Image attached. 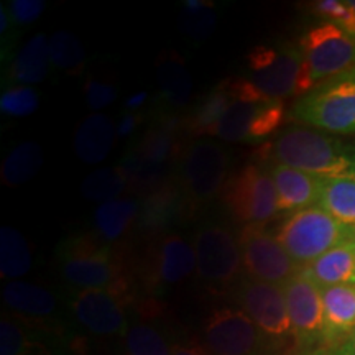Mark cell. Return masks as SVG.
<instances>
[{
	"mask_svg": "<svg viewBox=\"0 0 355 355\" xmlns=\"http://www.w3.org/2000/svg\"><path fill=\"white\" fill-rule=\"evenodd\" d=\"M259 155L321 180L355 175V146L332 139L326 132L313 127L283 128L272 144L266 141L261 146Z\"/></svg>",
	"mask_w": 355,
	"mask_h": 355,
	"instance_id": "1",
	"label": "cell"
},
{
	"mask_svg": "<svg viewBox=\"0 0 355 355\" xmlns=\"http://www.w3.org/2000/svg\"><path fill=\"white\" fill-rule=\"evenodd\" d=\"M123 257L112 243L91 234L69 237L58 248L60 272L71 286L81 290H110L125 298L128 283Z\"/></svg>",
	"mask_w": 355,
	"mask_h": 355,
	"instance_id": "2",
	"label": "cell"
},
{
	"mask_svg": "<svg viewBox=\"0 0 355 355\" xmlns=\"http://www.w3.org/2000/svg\"><path fill=\"white\" fill-rule=\"evenodd\" d=\"M248 76L270 101L303 97L316 86L300 44H259L247 55Z\"/></svg>",
	"mask_w": 355,
	"mask_h": 355,
	"instance_id": "3",
	"label": "cell"
},
{
	"mask_svg": "<svg viewBox=\"0 0 355 355\" xmlns=\"http://www.w3.org/2000/svg\"><path fill=\"white\" fill-rule=\"evenodd\" d=\"M178 188L184 212L201 209L219 196L229 180L230 157L224 146L207 139H194L178 158Z\"/></svg>",
	"mask_w": 355,
	"mask_h": 355,
	"instance_id": "4",
	"label": "cell"
},
{
	"mask_svg": "<svg viewBox=\"0 0 355 355\" xmlns=\"http://www.w3.org/2000/svg\"><path fill=\"white\" fill-rule=\"evenodd\" d=\"M291 115L321 132L355 133V71L316 84L308 94L296 99Z\"/></svg>",
	"mask_w": 355,
	"mask_h": 355,
	"instance_id": "5",
	"label": "cell"
},
{
	"mask_svg": "<svg viewBox=\"0 0 355 355\" xmlns=\"http://www.w3.org/2000/svg\"><path fill=\"white\" fill-rule=\"evenodd\" d=\"M354 230L336 220L322 207L293 212L279 224L275 237L301 268L349 241Z\"/></svg>",
	"mask_w": 355,
	"mask_h": 355,
	"instance_id": "6",
	"label": "cell"
},
{
	"mask_svg": "<svg viewBox=\"0 0 355 355\" xmlns=\"http://www.w3.org/2000/svg\"><path fill=\"white\" fill-rule=\"evenodd\" d=\"M220 201L235 222L263 225L278 214V198L272 173L265 163H248L232 176L220 193Z\"/></svg>",
	"mask_w": 355,
	"mask_h": 355,
	"instance_id": "7",
	"label": "cell"
},
{
	"mask_svg": "<svg viewBox=\"0 0 355 355\" xmlns=\"http://www.w3.org/2000/svg\"><path fill=\"white\" fill-rule=\"evenodd\" d=\"M196 273L206 286L214 290L234 286L242 278V252L239 239L225 225L206 222L193 239Z\"/></svg>",
	"mask_w": 355,
	"mask_h": 355,
	"instance_id": "8",
	"label": "cell"
},
{
	"mask_svg": "<svg viewBox=\"0 0 355 355\" xmlns=\"http://www.w3.org/2000/svg\"><path fill=\"white\" fill-rule=\"evenodd\" d=\"M300 48L316 84L355 71V37L331 21L306 30Z\"/></svg>",
	"mask_w": 355,
	"mask_h": 355,
	"instance_id": "9",
	"label": "cell"
},
{
	"mask_svg": "<svg viewBox=\"0 0 355 355\" xmlns=\"http://www.w3.org/2000/svg\"><path fill=\"white\" fill-rule=\"evenodd\" d=\"M204 347L211 355H263L270 337L242 309H214L202 324Z\"/></svg>",
	"mask_w": 355,
	"mask_h": 355,
	"instance_id": "10",
	"label": "cell"
},
{
	"mask_svg": "<svg viewBox=\"0 0 355 355\" xmlns=\"http://www.w3.org/2000/svg\"><path fill=\"white\" fill-rule=\"evenodd\" d=\"M237 239L245 277L283 286L301 272V266L291 259L275 234L265 230V225H243Z\"/></svg>",
	"mask_w": 355,
	"mask_h": 355,
	"instance_id": "11",
	"label": "cell"
},
{
	"mask_svg": "<svg viewBox=\"0 0 355 355\" xmlns=\"http://www.w3.org/2000/svg\"><path fill=\"white\" fill-rule=\"evenodd\" d=\"M234 300L272 340H282L291 334L283 286L242 277L234 285Z\"/></svg>",
	"mask_w": 355,
	"mask_h": 355,
	"instance_id": "12",
	"label": "cell"
},
{
	"mask_svg": "<svg viewBox=\"0 0 355 355\" xmlns=\"http://www.w3.org/2000/svg\"><path fill=\"white\" fill-rule=\"evenodd\" d=\"M291 336L300 345H314L324 340V313L321 288L303 272L283 285Z\"/></svg>",
	"mask_w": 355,
	"mask_h": 355,
	"instance_id": "13",
	"label": "cell"
},
{
	"mask_svg": "<svg viewBox=\"0 0 355 355\" xmlns=\"http://www.w3.org/2000/svg\"><path fill=\"white\" fill-rule=\"evenodd\" d=\"M74 316L89 332L109 337L127 334L125 298L110 290H81L74 296Z\"/></svg>",
	"mask_w": 355,
	"mask_h": 355,
	"instance_id": "14",
	"label": "cell"
},
{
	"mask_svg": "<svg viewBox=\"0 0 355 355\" xmlns=\"http://www.w3.org/2000/svg\"><path fill=\"white\" fill-rule=\"evenodd\" d=\"M148 259L152 279L157 286L180 285L196 273V254L193 243L180 234L159 235Z\"/></svg>",
	"mask_w": 355,
	"mask_h": 355,
	"instance_id": "15",
	"label": "cell"
},
{
	"mask_svg": "<svg viewBox=\"0 0 355 355\" xmlns=\"http://www.w3.org/2000/svg\"><path fill=\"white\" fill-rule=\"evenodd\" d=\"M278 198V212H298L318 206L322 180L286 165H268Z\"/></svg>",
	"mask_w": 355,
	"mask_h": 355,
	"instance_id": "16",
	"label": "cell"
},
{
	"mask_svg": "<svg viewBox=\"0 0 355 355\" xmlns=\"http://www.w3.org/2000/svg\"><path fill=\"white\" fill-rule=\"evenodd\" d=\"M321 298L324 343L340 347L355 332V286L321 288Z\"/></svg>",
	"mask_w": 355,
	"mask_h": 355,
	"instance_id": "17",
	"label": "cell"
},
{
	"mask_svg": "<svg viewBox=\"0 0 355 355\" xmlns=\"http://www.w3.org/2000/svg\"><path fill=\"white\" fill-rule=\"evenodd\" d=\"M155 73H157L159 99L173 110L188 107L193 79L184 58L171 48H166L157 58Z\"/></svg>",
	"mask_w": 355,
	"mask_h": 355,
	"instance_id": "18",
	"label": "cell"
},
{
	"mask_svg": "<svg viewBox=\"0 0 355 355\" xmlns=\"http://www.w3.org/2000/svg\"><path fill=\"white\" fill-rule=\"evenodd\" d=\"M319 288L355 286V243L350 237L301 268Z\"/></svg>",
	"mask_w": 355,
	"mask_h": 355,
	"instance_id": "19",
	"label": "cell"
},
{
	"mask_svg": "<svg viewBox=\"0 0 355 355\" xmlns=\"http://www.w3.org/2000/svg\"><path fill=\"white\" fill-rule=\"evenodd\" d=\"M115 139L117 125L109 115L94 112L87 115L74 135V152L87 165H97L109 157Z\"/></svg>",
	"mask_w": 355,
	"mask_h": 355,
	"instance_id": "20",
	"label": "cell"
},
{
	"mask_svg": "<svg viewBox=\"0 0 355 355\" xmlns=\"http://www.w3.org/2000/svg\"><path fill=\"white\" fill-rule=\"evenodd\" d=\"M51 69L50 38L38 33L26 42L8 66L10 86H33L46 79Z\"/></svg>",
	"mask_w": 355,
	"mask_h": 355,
	"instance_id": "21",
	"label": "cell"
},
{
	"mask_svg": "<svg viewBox=\"0 0 355 355\" xmlns=\"http://www.w3.org/2000/svg\"><path fill=\"white\" fill-rule=\"evenodd\" d=\"M184 212V201L176 183L168 181L145 196L140 204L139 224L145 232H162Z\"/></svg>",
	"mask_w": 355,
	"mask_h": 355,
	"instance_id": "22",
	"label": "cell"
},
{
	"mask_svg": "<svg viewBox=\"0 0 355 355\" xmlns=\"http://www.w3.org/2000/svg\"><path fill=\"white\" fill-rule=\"evenodd\" d=\"M232 102L234 96L229 89L227 79H224L194 105L191 114L184 119V128L194 139L212 137L217 123L227 112Z\"/></svg>",
	"mask_w": 355,
	"mask_h": 355,
	"instance_id": "23",
	"label": "cell"
},
{
	"mask_svg": "<svg viewBox=\"0 0 355 355\" xmlns=\"http://www.w3.org/2000/svg\"><path fill=\"white\" fill-rule=\"evenodd\" d=\"M140 202L132 198H119L104 202L94 212L96 232L104 242L114 243L139 222Z\"/></svg>",
	"mask_w": 355,
	"mask_h": 355,
	"instance_id": "24",
	"label": "cell"
},
{
	"mask_svg": "<svg viewBox=\"0 0 355 355\" xmlns=\"http://www.w3.org/2000/svg\"><path fill=\"white\" fill-rule=\"evenodd\" d=\"M3 303L15 313L30 318H46L56 311V296L46 288L13 279L2 291Z\"/></svg>",
	"mask_w": 355,
	"mask_h": 355,
	"instance_id": "25",
	"label": "cell"
},
{
	"mask_svg": "<svg viewBox=\"0 0 355 355\" xmlns=\"http://www.w3.org/2000/svg\"><path fill=\"white\" fill-rule=\"evenodd\" d=\"M318 206L345 227L355 230V175L322 180Z\"/></svg>",
	"mask_w": 355,
	"mask_h": 355,
	"instance_id": "26",
	"label": "cell"
},
{
	"mask_svg": "<svg viewBox=\"0 0 355 355\" xmlns=\"http://www.w3.org/2000/svg\"><path fill=\"white\" fill-rule=\"evenodd\" d=\"M44 162L43 148L37 141H21L3 159L0 166V180L6 186H17L28 183L37 176Z\"/></svg>",
	"mask_w": 355,
	"mask_h": 355,
	"instance_id": "27",
	"label": "cell"
},
{
	"mask_svg": "<svg viewBox=\"0 0 355 355\" xmlns=\"http://www.w3.org/2000/svg\"><path fill=\"white\" fill-rule=\"evenodd\" d=\"M266 102V101H263ZM263 102H250L235 99L230 104L227 112L217 123L212 137L217 139L232 141V144H248V135H250V128L254 125V121L259 114L260 105Z\"/></svg>",
	"mask_w": 355,
	"mask_h": 355,
	"instance_id": "28",
	"label": "cell"
},
{
	"mask_svg": "<svg viewBox=\"0 0 355 355\" xmlns=\"http://www.w3.org/2000/svg\"><path fill=\"white\" fill-rule=\"evenodd\" d=\"M32 252L28 242L19 230L2 227L0 230V275L2 278H20L32 268Z\"/></svg>",
	"mask_w": 355,
	"mask_h": 355,
	"instance_id": "29",
	"label": "cell"
},
{
	"mask_svg": "<svg viewBox=\"0 0 355 355\" xmlns=\"http://www.w3.org/2000/svg\"><path fill=\"white\" fill-rule=\"evenodd\" d=\"M125 189H128V180L121 165L92 171L81 188L84 198L101 204L119 199Z\"/></svg>",
	"mask_w": 355,
	"mask_h": 355,
	"instance_id": "30",
	"label": "cell"
},
{
	"mask_svg": "<svg viewBox=\"0 0 355 355\" xmlns=\"http://www.w3.org/2000/svg\"><path fill=\"white\" fill-rule=\"evenodd\" d=\"M50 60L53 68L78 74L86 64V53L76 35L56 32L50 37Z\"/></svg>",
	"mask_w": 355,
	"mask_h": 355,
	"instance_id": "31",
	"label": "cell"
},
{
	"mask_svg": "<svg viewBox=\"0 0 355 355\" xmlns=\"http://www.w3.org/2000/svg\"><path fill=\"white\" fill-rule=\"evenodd\" d=\"M217 24L216 3L207 0H186L181 28L194 42H204L214 32Z\"/></svg>",
	"mask_w": 355,
	"mask_h": 355,
	"instance_id": "32",
	"label": "cell"
},
{
	"mask_svg": "<svg viewBox=\"0 0 355 355\" xmlns=\"http://www.w3.org/2000/svg\"><path fill=\"white\" fill-rule=\"evenodd\" d=\"M127 355H171V347L157 327L137 322L125 334Z\"/></svg>",
	"mask_w": 355,
	"mask_h": 355,
	"instance_id": "33",
	"label": "cell"
},
{
	"mask_svg": "<svg viewBox=\"0 0 355 355\" xmlns=\"http://www.w3.org/2000/svg\"><path fill=\"white\" fill-rule=\"evenodd\" d=\"M0 355H46L43 345L33 343L30 336L12 319L0 321Z\"/></svg>",
	"mask_w": 355,
	"mask_h": 355,
	"instance_id": "34",
	"label": "cell"
},
{
	"mask_svg": "<svg viewBox=\"0 0 355 355\" xmlns=\"http://www.w3.org/2000/svg\"><path fill=\"white\" fill-rule=\"evenodd\" d=\"M40 96L33 87L8 86L0 97V110L10 117H26L37 112Z\"/></svg>",
	"mask_w": 355,
	"mask_h": 355,
	"instance_id": "35",
	"label": "cell"
},
{
	"mask_svg": "<svg viewBox=\"0 0 355 355\" xmlns=\"http://www.w3.org/2000/svg\"><path fill=\"white\" fill-rule=\"evenodd\" d=\"M313 10L322 21H331L355 37V12L347 2L339 0H319L313 3Z\"/></svg>",
	"mask_w": 355,
	"mask_h": 355,
	"instance_id": "36",
	"label": "cell"
},
{
	"mask_svg": "<svg viewBox=\"0 0 355 355\" xmlns=\"http://www.w3.org/2000/svg\"><path fill=\"white\" fill-rule=\"evenodd\" d=\"M84 94H86L87 107L91 110H102L114 104L117 99L119 92L114 84L99 81L96 78H89L84 86Z\"/></svg>",
	"mask_w": 355,
	"mask_h": 355,
	"instance_id": "37",
	"label": "cell"
},
{
	"mask_svg": "<svg viewBox=\"0 0 355 355\" xmlns=\"http://www.w3.org/2000/svg\"><path fill=\"white\" fill-rule=\"evenodd\" d=\"M46 8L43 0H12L8 2V12L15 25H30L40 19Z\"/></svg>",
	"mask_w": 355,
	"mask_h": 355,
	"instance_id": "38",
	"label": "cell"
},
{
	"mask_svg": "<svg viewBox=\"0 0 355 355\" xmlns=\"http://www.w3.org/2000/svg\"><path fill=\"white\" fill-rule=\"evenodd\" d=\"M146 114L144 112H127L122 115L121 122L117 123V139H125L145 122Z\"/></svg>",
	"mask_w": 355,
	"mask_h": 355,
	"instance_id": "39",
	"label": "cell"
},
{
	"mask_svg": "<svg viewBox=\"0 0 355 355\" xmlns=\"http://www.w3.org/2000/svg\"><path fill=\"white\" fill-rule=\"evenodd\" d=\"M171 355H211L206 349L194 344H178L171 347Z\"/></svg>",
	"mask_w": 355,
	"mask_h": 355,
	"instance_id": "40",
	"label": "cell"
},
{
	"mask_svg": "<svg viewBox=\"0 0 355 355\" xmlns=\"http://www.w3.org/2000/svg\"><path fill=\"white\" fill-rule=\"evenodd\" d=\"M146 101H148V92L146 91L137 92V94L128 97V99L125 101V104H123V107H125L127 112H139L140 107L145 104Z\"/></svg>",
	"mask_w": 355,
	"mask_h": 355,
	"instance_id": "41",
	"label": "cell"
},
{
	"mask_svg": "<svg viewBox=\"0 0 355 355\" xmlns=\"http://www.w3.org/2000/svg\"><path fill=\"white\" fill-rule=\"evenodd\" d=\"M336 355H355V332L350 339L345 340V343L340 345V347L336 349Z\"/></svg>",
	"mask_w": 355,
	"mask_h": 355,
	"instance_id": "42",
	"label": "cell"
},
{
	"mask_svg": "<svg viewBox=\"0 0 355 355\" xmlns=\"http://www.w3.org/2000/svg\"><path fill=\"white\" fill-rule=\"evenodd\" d=\"M345 2H347V3H349V7L352 8V10L355 12V0H345Z\"/></svg>",
	"mask_w": 355,
	"mask_h": 355,
	"instance_id": "43",
	"label": "cell"
},
{
	"mask_svg": "<svg viewBox=\"0 0 355 355\" xmlns=\"http://www.w3.org/2000/svg\"><path fill=\"white\" fill-rule=\"evenodd\" d=\"M306 355H331V354H326V352H311V354H306ZM336 355V354H332Z\"/></svg>",
	"mask_w": 355,
	"mask_h": 355,
	"instance_id": "44",
	"label": "cell"
},
{
	"mask_svg": "<svg viewBox=\"0 0 355 355\" xmlns=\"http://www.w3.org/2000/svg\"><path fill=\"white\" fill-rule=\"evenodd\" d=\"M352 239H354V243H355V230L352 232Z\"/></svg>",
	"mask_w": 355,
	"mask_h": 355,
	"instance_id": "45",
	"label": "cell"
}]
</instances>
